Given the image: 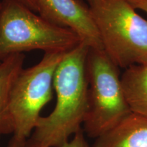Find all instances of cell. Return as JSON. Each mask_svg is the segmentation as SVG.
Returning <instances> with one entry per match:
<instances>
[{
  "mask_svg": "<svg viewBox=\"0 0 147 147\" xmlns=\"http://www.w3.org/2000/svg\"><path fill=\"white\" fill-rule=\"evenodd\" d=\"M103 50L119 68L147 65V20L128 0H89Z\"/></svg>",
  "mask_w": 147,
  "mask_h": 147,
  "instance_id": "obj_2",
  "label": "cell"
},
{
  "mask_svg": "<svg viewBox=\"0 0 147 147\" xmlns=\"http://www.w3.org/2000/svg\"><path fill=\"white\" fill-rule=\"evenodd\" d=\"M25 147H49L45 145L40 144V143L36 142L33 140L32 139L28 138L27 140L26 143H25ZM58 147H89L87 140L85 138V134L83 129H81L76 132L74 135L73 136L72 138L70 140L61 144Z\"/></svg>",
  "mask_w": 147,
  "mask_h": 147,
  "instance_id": "obj_10",
  "label": "cell"
},
{
  "mask_svg": "<svg viewBox=\"0 0 147 147\" xmlns=\"http://www.w3.org/2000/svg\"><path fill=\"white\" fill-rule=\"evenodd\" d=\"M128 1L136 10L139 9L147 14V0H128Z\"/></svg>",
  "mask_w": 147,
  "mask_h": 147,
  "instance_id": "obj_11",
  "label": "cell"
},
{
  "mask_svg": "<svg viewBox=\"0 0 147 147\" xmlns=\"http://www.w3.org/2000/svg\"><path fill=\"white\" fill-rule=\"evenodd\" d=\"M65 53H45L36 65L18 74L8 98V113L16 138L27 140L41 117L42 108L53 97V78Z\"/></svg>",
  "mask_w": 147,
  "mask_h": 147,
  "instance_id": "obj_5",
  "label": "cell"
},
{
  "mask_svg": "<svg viewBox=\"0 0 147 147\" xmlns=\"http://www.w3.org/2000/svg\"><path fill=\"white\" fill-rule=\"evenodd\" d=\"M93 147H147V117L131 113L97 138Z\"/></svg>",
  "mask_w": 147,
  "mask_h": 147,
  "instance_id": "obj_7",
  "label": "cell"
},
{
  "mask_svg": "<svg viewBox=\"0 0 147 147\" xmlns=\"http://www.w3.org/2000/svg\"><path fill=\"white\" fill-rule=\"evenodd\" d=\"M1 0H0V9H1Z\"/></svg>",
  "mask_w": 147,
  "mask_h": 147,
  "instance_id": "obj_14",
  "label": "cell"
},
{
  "mask_svg": "<svg viewBox=\"0 0 147 147\" xmlns=\"http://www.w3.org/2000/svg\"><path fill=\"white\" fill-rule=\"evenodd\" d=\"M89 49L81 42L64 54L53 78L56 105L50 115L40 117L29 138L45 146L58 147L82 129L88 110Z\"/></svg>",
  "mask_w": 147,
  "mask_h": 147,
  "instance_id": "obj_1",
  "label": "cell"
},
{
  "mask_svg": "<svg viewBox=\"0 0 147 147\" xmlns=\"http://www.w3.org/2000/svg\"><path fill=\"white\" fill-rule=\"evenodd\" d=\"M87 1H89V0H87Z\"/></svg>",
  "mask_w": 147,
  "mask_h": 147,
  "instance_id": "obj_15",
  "label": "cell"
},
{
  "mask_svg": "<svg viewBox=\"0 0 147 147\" xmlns=\"http://www.w3.org/2000/svg\"><path fill=\"white\" fill-rule=\"evenodd\" d=\"M27 140H20L12 136L7 147H25Z\"/></svg>",
  "mask_w": 147,
  "mask_h": 147,
  "instance_id": "obj_12",
  "label": "cell"
},
{
  "mask_svg": "<svg viewBox=\"0 0 147 147\" xmlns=\"http://www.w3.org/2000/svg\"><path fill=\"white\" fill-rule=\"evenodd\" d=\"M121 80L131 113L147 117V65L125 69Z\"/></svg>",
  "mask_w": 147,
  "mask_h": 147,
  "instance_id": "obj_8",
  "label": "cell"
},
{
  "mask_svg": "<svg viewBox=\"0 0 147 147\" xmlns=\"http://www.w3.org/2000/svg\"><path fill=\"white\" fill-rule=\"evenodd\" d=\"M37 12L47 21L70 29L90 49L103 50L89 6L80 0H36Z\"/></svg>",
  "mask_w": 147,
  "mask_h": 147,
  "instance_id": "obj_6",
  "label": "cell"
},
{
  "mask_svg": "<svg viewBox=\"0 0 147 147\" xmlns=\"http://www.w3.org/2000/svg\"><path fill=\"white\" fill-rule=\"evenodd\" d=\"M23 4L26 5L27 8L30 10L34 11V12H37V5L36 3V0H18Z\"/></svg>",
  "mask_w": 147,
  "mask_h": 147,
  "instance_id": "obj_13",
  "label": "cell"
},
{
  "mask_svg": "<svg viewBox=\"0 0 147 147\" xmlns=\"http://www.w3.org/2000/svg\"><path fill=\"white\" fill-rule=\"evenodd\" d=\"M80 42L70 29L51 23L18 0H1L0 61L34 50L66 53Z\"/></svg>",
  "mask_w": 147,
  "mask_h": 147,
  "instance_id": "obj_3",
  "label": "cell"
},
{
  "mask_svg": "<svg viewBox=\"0 0 147 147\" xmlns=\"http://www.w3.org/2000/svg\"><path fill=\"white\" fill-rule=\"evenodd\" d=\"M117 67L104 50L89 49L87 59L88 110L82 129L96 139L131 113Z\"/></svg>",
  "mask_w": 147,
  "mask_h": 147,
  "instance_id": "obj_4",
  "label": "cell"
},
{
  "mask_svg": "<svg viewBox=\"0 0 147 147\" xmlns=\"http://www.w3.org/2000/svg\"><path fill=\"white\" fill-rule=\"evenodd\" d=\"M25 55L16 54L0 61V136L13 133L8 113V98L12 84L23 69Z\"/></svg>",
  "mask_w": 147,
  "mask_h": 147,
  "instance_id": "obj_9",
  "label": "cell"
}]
</instances>
